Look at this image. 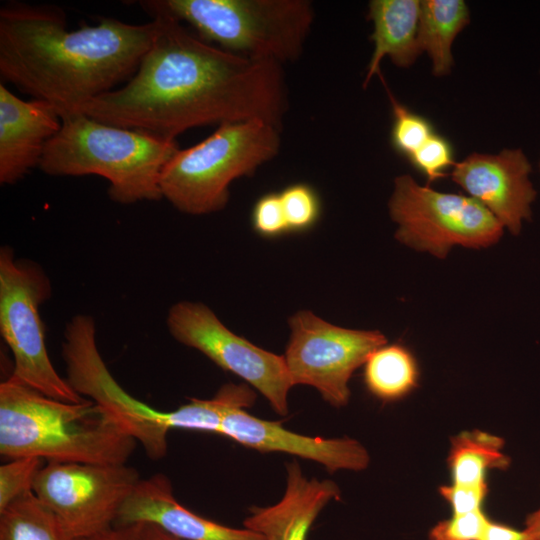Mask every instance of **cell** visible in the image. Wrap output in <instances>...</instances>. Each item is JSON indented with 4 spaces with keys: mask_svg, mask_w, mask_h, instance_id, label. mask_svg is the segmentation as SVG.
I'll list each match as a JSON object with an SVG mask.
<instances>
[{
    "mask_svg": "<svg viewBox=\"0 0 540 540\" xmlns=\"http://www.w3.org/2000/svg\"><path fill=\"white\" fill-rule=\"evenodd\" d=\"M420 2L418 0L369 2L367 19L373 24L370 39L374 49L363 81L364 88L374 75H380L383 58L389 57L397 67L408 68L421 54L418 45Z\"/></svg>",
    "mask_w": 540,
    "mask_h": 540,
    "instance_id": "obj_18",
    "label": "cell"
},
{
    "mask_svg": "<svg viewBox=\"0 0 540 540\" xmlns=\"http://www.w3.org/2000/svg\"><path fill=\"white\" fill-rule=\"evenodd\" d=\"M289 232L300 233L314 227L321 215L317 191L306 183H295L279 192Z\"/></svg>",
    "mask_w": 540,
    "mask_h": 540,
    "instance_id": "obj_24",
    "label": "cell"
},
{
    "mask_svg": "<svg viewBox=\"0 0 540 540\" xmlns=\"http://www.w3.org/2000/svg\"><path fill=\"white\" fill-rule=\"evenodd\" d=\"M524 529L540 540V507L527 515Z\"/></svg>",
    "mask_w": 540,
    "mask_h": 540,
    "instance_id": "obj_33",
    "label": "cell"
},
{
    "mask_svg": "<svg viewBox=\"0 0 540 540\" xmlns=\"http://www.w3.org/2000/svg\"><path fill=\"white\" fill-rule=\"evenodd\" d=\"M470 12L463 0H424L420 2L418 45L431 59L432 73L446 76L454 64L452 44L469 24Z\"/></svg>",
    "mask_w": 540,
    "mask_h": 540,
    "instance_id": "obj_19",
    "label": "cell"
},
{
    "mask_svg": "<svg viewBox=\"0 0 540 540\" xmlns=\"http://www.w3.org/2000/svg\"><path fill=\"white\" fill-rule=\"evenodd\" d=\"M62 357L66 380L79 395L113 414L142 445L147 457L159 460L166 455L168 432L176 428L174 412L157 410L119 385L97 347L93 317L78 314L67 323Z\"/></svg>",
    "mask_w": 540,
    "mask_h": 540,
    "instance_id": "obj_11",
    "label": "cell"
},
{
    "mask_svg": "<svg viewBox=\"0 0 540 540\" xmlns=\"http://www.w3.org/2000/svg\"><path fill=\"white\" fill-rule=\"evenodd\" d=\"M157 30L154 19L129 24L107 17L70 31L61 8L12 1L0 9L1 79L49 102L62 120L127 82Z\"/></svg>",
    "mask_w": 540,
    "mask_h": 540,
    "instance_id": "obj_2",
    "label": "cell"
},
{
    "mask_svg": "<svg viewBox=\"0 0 540 540\" xmlns=\"http://www.w3.org/2000/svg\"><path fill=\"white\" fill-rule=\"evenodd\" d=\"M479 540H536L525 529L518 530L490 519Z\"/></svg>",
    "mask_w": 540,
    "mask_h": 540,
    "instance_id": "obj_30",
    "label": "cell"
},
{
    "mask_svg": "<svg viewBox=\"0 0 540 540\" xmlns=\"http://www.w3.org/2000/svg\"><path fill=\"white\" fill-rule=\"evenodd\" d=\"M389 214L395 238L418 251L445 258L453 246L485 248L499 241L504 227L470 196L421 186L411 175L394 180Z\"/></svg>",
    "mask_w": 540,
    "mask_h": 540,
    "instance_id": "obj_8",
    "label": "cell"
},
{
    "mask_svg": "<svg viewBox=\"0 0 540 540\" xmlns=\"http://www.w3.org/2000/svg\"><path fill=\"white\" fill-rule=\"evenodd\" d=\"M0 540H68L55 514L32 492L0 512Z\"/></svg>",
    "mask_w": 540,
    "mask_h": 540,
    "instance_id": "obj_22",
    "label": "cell"
},
{
    "mask_svg": "<svg viewBox=\"0 0 540 540\" xmlns=\"http://www.w3.org/2000/svg\"><path fill=\"white\" fill-rule=\"evenodd\" d=\"M290 338L284 360L294 385L315 388L331 406L350 400L349 381L370 354L387 343L380 331L331 324L309 310L289 319Z\"/></svg>",
    "mask_w": 540,
    "mask_h": 540,
    "instance_id": "obj_10",
    "label": "cell"
},
{
    "mask_svg": "<svg viewBox=\"0 0 540 540\" xmlns=\"http://www.w3.org/2000/svg\"><path fill=\"white\" fill-rule=\"evenodd\" d=\"M489 517L482 509L465 514H453L441 520L429 532L430 540H479Z\"/></svg>",
    "mask_w": 540,
    "mask_h": 540,
    "instance_id": "obj_27",
    "label": "cell"
},
{
    "mask_svg": "<svg viewBox=\"0 0 540 540\" xmlns=\"http://www.w3.org/2000/svg\"><path fill=\"white\" fill-rule=\"evenodd\" d=\"M408 159L426 175L428 183L445 177L446 169L455 164L448 141L436 133Z\"/></svg>",
    "mask_w": 540,
    "mask_h": 540,
    "instance_id": "obj_26",
    "label": "cell"
},
{
    "mask_svg": "<svg viewBox=\"0 0 540 540\" xmlns=\"http://www.w3.org/2000/svg\"><path fill=\"white\" fill-rule=\"evenodd\" d=\"M393 111L391 143L401 154L409 158L434 134L431 124L422 116L411 112L398 102L385 85Z\"/></svg>",
    "mask_w": 540,
    "mask_h": 540,
    "instance_id": "obj_23",
    "label": "cell"
},
{
    "mask_svg": "<svg viewBox=\"0 0 540 540\" xmlns=\"http://www.w3.org/2000/svg\"><path fill=\"white\" fill-rule=\"evenodd\" d=\"M140 479L126 464L48 461L32 491L55 514L67 539L79 540L112 528Z\"/></svg>",
    "mask_w": 540,
    "mask_h": 540,
    "instance_id": "obj_9",
    "label": "cell"
},
{
    "mask_svg": "<svg viewBox=\"0 0 540 540\" xmlns=\"http://www.w3.org/2000/svg\"><path fill=\"white\" fill-rule=\"evenodd\" d=\"M44 460L38 457L11 459L0 466V512L13 501L32 492Z\"/></svg>",
    "mask_w": 540,
    "mask_h": 540,
    "instance_id": "obj_25",
    "label": "cell"
},
{
    "mask_svg": "<svg viewBox=\"0 0 540 540\" xmlns=\"http://www.w3.org/2000/svg\"><path fill=\"white\" fill-rule=\"evenodd\" d=\"M79 540H142V524L113 526L106 531Z\"/></svg>",
    "mask_w": 540,
    "mask_h": 540,
    "instance_id": "obj_31",
    "label": "cell"
},
{
    "mask_svg": "<svg viewBox=\"0 0 540 540\" xmlns=\"http://www.w3.org/2000/svg\"><path fill=\"white\" fill-rule=\"evenodd\" d=\"M440 495L450 505L453 514H465L482 509L488 494V484L480 485H443Z\"/></svg>",
    "mask_w": 540,
    "mask_h": 540,
    "instance_id": "obj_29",
    "label": "cell"
},
{
    "mask_svg": "<svg viewBox=\"0 0 540 540\" xmlns=\"http://www.w3.org/2000/svg\"><path fill=\"white\" fill-rule=\"evenodd\" d=\"M61 118L47 101H25L0 84V183L12 185L39 166Z\"/></svg>",
    "mask_w": 540,
    "mask_h": 540,
    "instance_id": "obj_16",
    "label": "cell"
},
{
    "mask_svg": "<svg viewBox=\"0 0 540 540\" xmlns=\"http://www.w3.org/2000/svg\"><path fill=\"white\" fill-rule=\"evenodd\" d=\"M503 448L502 438L480 430L463 431L453 437L447 458L452 483H487L486 474L489 470H504L510 465V458Z\"/></svg>",
    "mask_w": 540,
    "mask_h": 540,
    "instance_id": "obj_20",
    "label": "cell"
},
{
    "mask_svg": "<svg viewBox=\"0 0 540 540\" xmlns=\"http://www.w3.org/2000/svg\"><path fill=\"white\" fill-rule=\"evenodd\" d=\"M251 223L253 230L264 238H276L289 232L279 193L264 194L255 202Z\"/></svg>",
    "mask_w": 540,
    "mask_h": 540,
    "instance_id": "obj_28",
    "label": "cell"
},
{
    "mask_svg": "<svg viewBox=\"0 0 540 540\" xmlns=\"http://www.w3.org/2000/svg\"><path fill=\"white\" fill-rule=\"evenodd\" d=\"M220 435L262 453L282 452L314 461L330 473L361 471L370 462L368 451L355 439L301 435L279 422L255 417L242 407L231 408L224 414Z\"/></svg>",
    "mask_w": 540,
    "mask_h": 540,
    "instance_id": "obj_14",
    "label": "cell"
},
{
    "mask_svg": "<svg viewBox=\"0 0 540 540\" xmlns=\"http://www.w3.org/2000/svg\"><path fill=\"white\" fill-rule=\"evenodd\" d=\"M142 540H181L166 533L157 526L142 524Z\"/></svg>",
    "mask_w": 540,
    "mask_h": 540,
    "instance_id": "obj_32",
    "label": "cell"
},
{
    "mask_svg": "<svg viewBox=\"0 0 540 540\" xmlns=\"http://www.w3.org/2000/svg\"><path fill=\"white\" fill-rule=\"evenodd\" d=\"M539 170H540V161H539Z\"/></svg>",
    "mask_w": 540,
    "mask_h": 540,
    "instance_id": "obj_34",
    "label": "cell"
},
{
    "mask_svg": "<svg viewBox=\"0 0 540 540\" xmlns=\"http://www.w3.org/2000/svg\"><path fill=\"white\" fill-rule=\"evenodd\" d=\"M166 322L175 340L200 351L223 370L250 384L278 415L288 414V393L293 384L283 356L235 334L200 302L174 304Z\"/></svg>",
    "mask_w": 540,
    "mask_h": 540,
    "instance_id": "obj_12",
    "label": "cell"
},
{
    "mask_svg": "<svg viewBox=\"0 0 540 540\" xmlns=\"http://www.w3.org/2000/svg\"><path fill=\"white\" fill-rule=\"evenodd\" d=\"M286 467V487L282 498L268 507H252L245 518V528L265 540H306L309 530L325 506L339 500V486L330 479L305 476L297 460Z\"/></svg>",
    "mask_w": 540,
    "mask_h": 540,
    "instance_id": "obj_17",
    "label": "cell"
},
{
    "mask_svg": "<svg viewBox=\"0 0 540 540\" xmlns=\"http://www.w3.org/2000/svg\"><path fill=\"white\" fill-rule=\"evenodd\" d=\"M150 524L181 540H265L248 528H233L204 518L175 498L162 473L140 479L120 508L114 526Z\"/></svg>",
    "mask_w": 540,
    "mask_h": 540,
    "instance_id": "obj_15",
    "label": "cell"
},
{
    "mask_svg": "<svg viewBox=\"0 0 540 540\" xmlns=\"http://www.w3.org/2000/svg\"><path fill=\"white\" fill-rule=\"evenodd\" d=\"M363 377L373 396L383 401H395L415 389L419 371L408 348L399 343H386L367 358Z\"/></svg>",
    "mask_w": 540,
    "mask_h": 540,
    "instance_id": "obj_21",
    "label": "cell"
},
{
    "mask_svg": "<svg viewBox=\"0 0 540 540\" xmlns=\"http://www.w3.org/2000/svg\"><path fill=\"white\" fill-rule=\"evenodd\" d=\"M532 166L521 148L497 154L472 153L454 164L453 182L483 205L513 235L531 220L537 192L530 180Z\"/></svg>",
    "mask_w": 540,
    "mask_h": 540,
    "instance_id": "obj_13",
    "label": "cell"
},
{
    "mask_svg": "<svg viewBox=\"0 0 540 540\" xmlns=\"http://www.w3.org/2000/svg\"><path fill=\"white\" fill-rule=\"evenodd\" d=\"M150 16L166 15L201 40L230 53L283 65L297 60L314 22L308 0H141Z\"/></svg>",
    "mask_w": 540,
    "mask_h": 540,
    "instance_id": "obj_5",
    "label": "cell"
},
{
    "mask_svg": "<svg viewBox=\"0 0 540 540\" xmlns=\"http://www.w3.org/2000/svg\"><path fill=\"white\" fill-rule=\"evenodd\" d=\"M137 441L90 399L50 398L9 377L0 384V454L11 460L126 464Z\"/></svg>",
    "mask_w": 540,
    "mask_h": 540,
    "instance_id": "obj_3",
    "label": "cell"
},
{
    "mask_svg": "<svg viewBox=\"0 0 540 540\" xmlns=\"http://www.w3.org/2000/svg\"><path fill=\"white\" fill-rule=\"evenodd\" d=\"M51 293L44 272L15 258L13 250H0V333L14 359L10 375L53 399L79 403V395L54 368L46 347L39 306Z\"/></svg>",
    "mask_w": 540,
    "mask_h": 540,
    "instance_id": "obj_7",
    "label": "cell"
},
{
    "mask_svg": "<svg viewBox=\"0 0 540 540\" xmlns=\"http://www.w3.org/2000/svg\"><path fill=\"white\" fill-rule=\"evenodd\" d=\"M279 127L260 120L225 123L199 143L179 149L164 166L159 186L178 211L205 215L222 210L231 183L277 156Z\"/></svg>",
    "mask_w": 540,
    "mask_h": 540,
    "instance_id": "obj_6",
    "label": "cell"
},
{
    "mask_svg": "<svg viewBox=\"0 0 540 540\" xmlns=\"http://www.w3.org/2000/svg\"><path fill=\"white\" fill-rule=\"evenodd\" d=\"M134 75L79 109L99 122L165 140L207 125L260 120L280 128L288 109L282 65L201 40L166 15Z\"/></svg>",
    "mask_w": 540,
    "mask_h": 540,
    "instance_id": "obj_1",
    "label": "cell"
},
{
    "mask_svg": "<svg viewBox=\"0 0 540 540\" xmlns=\"http://www.w3.org/2000/svg\"><path fill=\"white\" fill-rule=\"evenodd\" d=\"M61 121L60 130L45 146L38 166L42 172L101 176L109 182V198L119 204L162 198L159 180L179 150L175 140L105 124L83 113Z\"/></svg>",
    "mask_w": 540,
    "mask_h": 540,
    "instance_id": "obj_4",
    "label": "cell"
}]
</instances>
